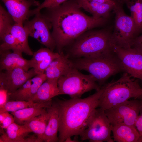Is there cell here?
<instances>
[{"label": "cell", "instance_id": "1", "mask_svg": "<svg viewBox=\"0 0 142 142\" xmlns=\"http://www.w3.org/2000/svg\"><path fill=\"white\" fill-rule=\"evenodd\" d=\"M76 0H68L54 7L46 8L43 14L52 28L51 33L58 53L85 32L103 24L105 18L84 13Z\"/></svg>", "mask_w": 142, "mask_h": 142}, {"label": "cell", "instance_id": "2", "mask_svg": "<svg viewBox=\"0 0 142 142\" xmlns=\"http://www.w3.org/2000/svg\"><path fill=\"white\" fill-rule=\"evenodd\" d=\"M104 87L87 98L54 101L59 116V141L64 142L68 137L80 135L87 122L97 107Z\"/></svg>", "mask_w": 142, "mask_h": 142}, {"label": "cell", "instance_id": "3", "mask_svg": "<svg viewBox=\"0 0 142 142\" xmlns=\"http://www.w3.org/2000/svg\"><path fill=\"white\" fill-rule=\"evenodd\" d=\"M72 43L68 55L77 58L113 52L115 45L112 33L103 29L87 31Z\"/></svg>", "mask_w": 142, "mask_h": 142}, {"label": "cell", "instance_id": "4", "mask_svg": "<svg viewBox=\"0 0 142 142\" xmlns=\"http://www.w3.org/2000/svg\"><path fill=\"white\" fill-rule=\"evenodd\" d=\"M131 77L125 72L118 80H113L103 86L98 107L105 110L131 98L142 99V88L138 80Z\"/></svg>", "mask_w": 142, "mask_h": 142}, {"label": "cell", "instance_id": "5", "mask_svg": "<svg viewBox=\"0 0 142 142\" xmlns=\"http://www.w3.org/2000/svg\"><path fill=\"white\" fill-rule=\"evenodd\" d=\"M73 62L76 68L89 73L100 84L104 83L111 76L124 71L120 62L114 51L78 58Z\"/></svg>", "mask_w": 142, "mask_h": 142}, {"label": "cell", "instance_id": "6", "mask_svg": "<svg viewBox=\"0 0 142 142\" xmlns=\"http://www.w3.org/2000/svg\"><path fill=\"white\" fill-rule=\"evenodd\" d=\"M58 87L61 95L67 94L71 98H80L84 93L101 88L90 74H83L74 68L61 77L58 81Z\"/></svg>", "mask_w": 142, "mask_h": 142}, {"label": "cell", "instance_id": "7", "mask_svg": "<svg viewBox=\"0 0 142 142\" xmlns=\"http://www.w3.org/2000/svg\"><path fill=\"white\" fill-rule=\"evenodd\" d=\"M111 128L104 110L100 108L96 109L80 135V139L91 142H113L111 135Z\"/></svg>", "mask_w": 142, "mask_h": 142}, {"label": "cell", "instance_id": "8", "mask_svg": "<svg viewBox=\"0 0 142 142\" xmlns=\"http://www.w3.org/2000/svg\"><path fill=\"white\" fill-rule=\"evenodd\" d=\"M120 3L118 1L113 9L115 17L112 36L116 46L129 48L137 36L135 26L132 17L125 13Z\"/></svg>", "mask_w": 142, "mask_h": 142}, {"label": "cell", "instance_id": "9", "mask_svg": "<svg viewBox=\"0 0 142 142\" xmlns=\"http://www.w3.org/2000/svg\"><path fill=\"white\" fill-rule=\"evenodd\" d=\"M142 109V99L128 100L105 110L111 126L120 125L135 126Z\"/></svg>", "mask_w": 142, "mask_h": 142}, {"label": "cell", "instance_id": "10", "mask_svg": "<svg viewBox=\"0 0 142 142\" xmlns=\"http://www.w3.org/2000/svg\"><path fill=\"white\" fill-rule=\"evenodd\" d=\"M35 15L32 19L24 22V28L28 32L29 36L53 51L56 45L50 32L52 27L49 21L40 12Z\"/></svg>", "mask_w": 142, "mask_h": 142}, {"label": "cell", "instance_id": "11", "mask_svg": "<svg viewBox=\"0 0 142 142\" xmlns=\"http://www.w3.org/2000/svg\"><path fill=\"white\" fill-rule=\"evenodd\" d=\"M114 51L119 59L124 71L142 81V53L133 47L115 45Z\"/></svg>", "mask_w": 142, "mask_h": 142}, {"label": "cell", "instance_id": "12", "mask_svg": "<svg viewBox=\"0 0 142 142\" xmlns=\"http://www.w3.org/2000/svg\"><path fill=\"white\" fill-rule=\"evenodd\" d=\"M37 75L33 68L28 71L20 68L1 71L0 88L6 90L9 94L12 93Z\"/></svg>", "mask_w": 142, "mask_h": 142}, {"label": "cell", "instance_id": "13", "mask_svg": "<svg viewBox=\"0 0 142 142\" xmlns=\"http://www.w3.org/2000/svg\"><path fill=\"white\" fill-rule=\"evenodd\" d=\"M4 3L8 12L15 23L23 26L27 19L32 6H39V2L34 0H1Z\"/></svg>", "mask_w": 142, "mask_h": 142}, {"label": "cell", "instance_id": "14", "mask_svg": "<svg viewBox=\"0 0 142 142\" xmlns=\"http://www.w3.org/2000/svg\"><path fill=\"white\" fill-rule=\"evenodd\" d=\"M32 68L31 60L24 58L22 54L10 50L0 51V71L12 70L20 68L28 71Z\"/></svg>", "mask_w": 142, "mask_h": 142}, {"label": "cell", "instance_id": "15", "mask_svg": "<svg viewBox=\"0 0 142 142\" xmlns=\"http://www.w3.org/2000/svg\"><path fill=\"white\" fill-rule=\"evenodd\" d=\"M54 59L45 71L47 79L58 80L62 76L75 68L72 61L63 53Z\"/></svg>", "mask_w": 142, "mask_h": 142}, {"label": "cell", "instance_id": "16", "mask_svg": "<svg viewBox=\"0 0 142 142\" xmlns=\"http://www.w3.org/2000/svg\"><path fill=\"white\" fill-rule=\"evenodd\" d=\"M52 102L51 100L44 103H37L33 106L11 112L14 122L20 125H24L32 119L40 115L45 108L50 107Z\"/></svg>", "mask_w": 142, "mask_h": 142}, {"label": "cell", "instance_id": "17", "mask_svg": "<svg viewBox=\"0 0 142 142\" xmlns=\"http://www.w3.org/2000/svg\"><path fill=\"white\" fill-rule=\"evenodd\" d=\"M5 132L1 128L2 135L0 138V142H27L30 130L24 125H20L14 122L6 129Z\"/></svg>", "mask_w": 142, "mask_h": 142}, {"label": "cell", "instance_id": "18", "mask_svg": "<svg viewBox=\"0 0 142 142\" xmlns=\"http://www.w3.org/2000/svg\"><path fill=\"white\" fill-rule=\"evenodd\" d=\"M58 81L57 80L47 79L29 101L36 103H44L52 100L53 97L61 95L58 88Z\"/></svg>", "mask_w": 142, "mask_h": 142}, {"label": "cell", "instance_id": "19", "mask_svg": "<svg viewBox=\"0 0 142 142\" xmlns=\"http://www.w3.org/2000/svg\"><path fill=\"white\" fill-rule=\"evenodd\" d=\"M50 116L42 142H57L59 141L57 136L59 128V116L57 108L55 101H52L51 106L47 108Z\"/></svg>", "mask_w": 142, "mask_h": 142}, {"label": "cell", "instance_id": "20", "mask_svg": "<svg viewBox=\"0 0 142 142\" xmlns=\"http://www.w3.org/2000/svg\"><path fill=\"white\" fill-rule=\"evenodd\" d=\"M76 1L81 8L90 13L92 16L97 18L106 19L116 5L103 3L91 0Z\"/></svg>", "mask_w": 142, "mask_h": 142}, {"label": "cell", "instance_id": "21", "mask_svg": "<svg viewBox=\"0 0 142 142\" xmlns=\"http://www.w3.org/2000/svg\"><path fill=\"white\" fill-rule=\"evenodd\" d=\"M114 140L117 142H138L140 134L134 126L120 125L111 126Z\"/></svg>", "mask_w": 142, "mask_h": 142}, {"label": "cell", "instance_id": "22", "mask_svg": "<svg viewBox=\"0 0 142 142\" xmlns=\"http://www.w3.org/2000/svg\"><path fill=\"white\" fill-rule=\"evenodd\" d=\"M49 116V113L46 108L40 115L34 117L24 125L31 132L36 135L38 142H42Z\"/></svg>", "mask_w": 142, "mask_h": 142}, {"label": "cell", "instance_id": "23", "mask_svg": "<svg viewBox=\"0 0 142 142\" xmlns=\"http://www.w3.org/2000/svg\"><path fill=\"white\" fill-rule=\"evenodd\" d=\"M9 32L17 39L21 45L23 53L29 56L33 55L34 52L31 50L28 42L29 34L23 26L15 23L10 27Z\"/></svg>", "mask_w": 142, "mask_h": 142}, {"label": "cell", "instance_id": "24", "mask_svg": "<svg viewBox=\"0 0 142 142\" xmlns=\"http://www.w3.org/2000/svg\"><path fill=\"white\" fill-rule=\"evenodd\" d=\"M126 4L134 21L138 36L142 32V0H130Z\"/></svg>", "mask_w": 142, "mask_h": 142}, {"label": "cell", "instance_id": "25", "mask_svg": "<svg viewBox=\"0 0 142 142\" xmlns=\"http://www.w3.org/2000/svg\"><path fill=\"white\" fill-rule=\"evenodd\" d=\"M1 43L0 51L12 50L13 52L22 54L23 51L21 45L16 38L9 33L0 37Z\"/></svg>", "mask_w": 142, "mask_h": 142}, {"label": "cell", "instance_id": "26", "mask_svg": "<svg viewBox=\"0 0 142 142\" xmlns=\"http://www.w3.org/2000/svg\"><path fill=\"white\" fill-rule=\"evenodd\" d=\"M37 103L30 101L13 100L8 101L3 106L0 107V113L5 112H14L33 106Z\"/></svg>", "mask_w": 142, "mask_h": 142}, {"label": "cell", "instance_id": "27", "mask_svg": "<svg viewBox=\"0 0 142 142\" xmlns=\"http://www.w3.org/2000/svg\"><path fill=\"white\" fill-rule=\"evenodd\" d=\"M13 22H14L9 12L7 11L0 4V37L9 33V30L10 27L15 23H13Z\"/></svg>", "mask_w": 142, "mask_h": 142}, {"label": "cell", "instance_id": "28", "mask_svg": "<svg viewBox=\"0 0 142 142\" xmlns=\"http://www.w3.org/2000/svg\"><path fill=\"white\" fill-rule=\"evenodd\" d=\"M54 53L49 49L41 48L36 52H34L33 57L31 60L32 68H33L39 63Z\"/></svg>", "mask_w": 142, "mask_h": 142}, {"label": "cell", "instance_id": "29", "mask_svg": "<svg viewBox=\"0 0 142 142\" xmlns=\"http://www.w3.org/2000/svg\"><path fill=\"white\" fill-rule=\"evenodd\" d=\"M68 0H44V1L35 9L30 10L28 15L31 16L35 15L44 8H48L58 6Z\"/></svg>", "mask_w": 142, "mask_h": 142}, {"label": "cell", "instance_id": "30", "mask_svg": "<svg viewBox=\"0 0 142 142\" xmlns=\"http://www.w3.org/2000/svg\"><path fill=\"white\" fill-rule=\"evenodd\" d=\"M60 54V53L58 52H54L53 54L39 63L33 68L36 73L37 75L44 73L45 70L51 62L54 59L59 57Z\"/></svg>", "mask_w": 142, "mask_h": 142}, {"label": "cell", "instance_id": "31", "mask_svg": "<svg viewBox=\"0 0 142 142\" xmlns=\"http://www.w3.org/2000/svg\"><path fill=\"white\" fill-rule=\"evenodd\" d=\"M9 94L6 90L0 88V107L3 106L8 101Z\"/></svg>", "mask_w": 142, "mask_h": 142}, {"label": "cell", "instance_id": "32", "mask_svg": "<svg viewBox=\"0 0 142 142\" xmlns=\"http://www.w3.org/2000/svg\"><path fill=\"white\" fill-rule=\"evenodd\" d=\"M14 122V120L13 115L9 113L2 123L0 124L1 128L6 129L12 123Z\"/></svg>", "mask_w": 142, "mask_h": 142}, {"label": "cell", "instance_id": "33", "mask_svg": "<svg viewBox=\"0 0 142 142\" xmlns=\"http://www.w3.org/2000/svg\"><path fill=\"white\" fill-rule=\"evenodd\" d=\"M131 47L135 48L142 53V34L134 38Z\"/></svg>", "mask_w": 142, "mask_h": 142}, {"label": "cell", "instance_id": "34", "mask_svg": "<svg viewBox=\"0 0 142 142\" xmlns=\"http://www.w3.org/2000/svg\"><path fill=\"white\" fill-rule=\"evenodd\" d=\"M135 126L140 134V137H142V109L136 121Z\"/></svg>", "mask_w": 142, "mask_h": 142}, {"label": "cell", "instance_id": "35", "mask_svg": "<svg viewBox=\"0 0 142 142\" xmlns=\"http://www.w3.org/2000/svg\"><path fill=\"white\" fill-rule=\"evenodd\" d=\"M98 2L108 4L115 5L116 4L118 0H91Z\"/></svg>", "mask_w": 142, "mask_h": 142}, {"label": "cell", "instance_id": "36", "mask_svg": "<svg viewBox=\"0 0 142 142\" xmlns=\"http://www.w3.org/2000/svg\"><path fill=\"white\" fill-rule=\"evenodd\" d=\"M9 112H7L0 113V124H1L3 121L6 117L7 116Z\"/></svg>", "mask_w": 142, "mask_h": 142}, {"label": "cell", "instance_id": "37", "mask_svg": "<svg viewBox=\"0 0 142 142\" xmlns=\"http://www.w3.org/2000/svg\"><path fill=\"white\" fill-rule=\"evenodd\" d=\"M78 135H75V137H74L73 139H72L71 137H69L67 138L65 140L64 142H79L78 140V138H77Z\"/></svg>", "mask_w": 142, "mask_h": 142}, {"label": "cell", "instance_id": "38", "mask_svg": "<svg viewBox=\"0 0 142 142\" xmlns=\"http://www.w3.org/2000/svg\"><path fill=\"white\" fill-rule=\"evenodd\" d=\"M138 142H142V137H140L139 140L138 141Z\"/></svg>", "mask_w": 142, "mask_h": 142}, {"label": "cell", "instance_id": "39", "mask_svg": "<svg viewBox=\"0 0 142 142\" xmlns=\"http://www.w3.org/2000/svg\"><path fill=\"white\" fill-rule=\"evenodd\" d=\"M130 0H122V1L125 2L126 3L129 2Z\"/></svg>", "mask_w": 142, "mask_h": 142}]
</instances>
